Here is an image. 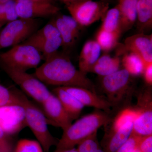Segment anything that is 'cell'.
<instances>
[{
    "label": "cell",
    "instance_id": "6da1fadb",
    "mask_svg": "<svg viewBox=\"0 0 152 152\" xmlns=\"http://www.w3.org/2000/svg\"><path fill=\"white\" fill-rule=\"evenodd\" d=\"M33 74L44 84L57 87H79L96 93L94 83L78 70L69 58L58 51L45 59Z\"/></svg>",
    "mask_w": 152,
    "mask_h": 152
},
{
    "label": "cell",
    "instance_id": "7a4b0ae2",
    "mask_svg": "<svg viewBox=\"0 0 152 152\" xmlns=\"http://www.w3.org/2000/svg\"><path fill=\"white\" fill-rule=\"evenodd\" d=\"M112 118L110 114L96 109L93 113L77 120L63 131L56 149L75 148L87 138L97 132L99 128L108 124Z\"/></svg>",
    "mask_w": 152,
    "mask_h": 152
},
{
    "label": "cell",
    "instance_id": "3957f363",
    "mask_svg": "<svg viewBox=\"0 0 152 152\" xmlns=\"http://www.w3.org/2000/svg\"><path fill=\"white\" fill-rule=\"evenodd\" d=\"M132 77L124 68L102 77L101 88L112 109L126 107L129 103L134 92Z\"/></svg>",
    "mask_w": 152,
    "mask_h": 152
},
{
    "label": "cell",
    "instance_id": "277c9868",
    "mask_svg": "<svg viewBox=\"0 0 152 152\" xmlns=\"http://www.w3.org/2000/svg\"><path fill=\"white\" fill-rule=\"evenodd\" d=\"M22 106L25 109L27 125L35 136L45 152H49L53 146H56L58 140L52 135L48 127V121L42 110L28 99L24 94Z\"/></svg>",
    "mask_w": 152,
    "mask_h": 152
},
{
    "label": "cell",
    "instance_id": "5b68a950",
    "mask_svg": "<svg viewBox=\"0 0 152 152\" xmlns=\"http://www.w3.org/2000/svg\"><path fill=\"white\" fill-rule=\"evenodd\" d=\"M42 60V55L35 48L24 43L0 53V65L23 72L37 68Z\"/></svg>",
    "mask_w": 152,
    "mask_h": 152
},
{
    "label": "cell",
    "instance_id": "8992f818",
    "mask_svg": "<svg viewBox=\"0 0 152 152\" xmlns=\"http://www.w3.org/2000/svg\"><path fill=\"white\" fill-rule=\"evenodd\" d=\"M38 19L18 18L9 22L0 31V50L21 44L39 29Z\"/></svg>",
    "mask_w": 152,
    "mask_h": 152
},
{
    "label": "cell",
    "instance_id": "52a82bcc",
    "mask_svg": "<svg viewBox=\"0 0 152 152\" xmlns=\"http://www.w3.org/2000/svg\"><path fill=\"white\" fill-rule=\"evenodd\" d=\"M66 6L81 27L89 26L102 18L109 7L108 3L102 0H82Z\"/></svg>",
    "mask_w": 152,
    "mask_h": 152
},
{
    "label": "cell",
    "instance_id": "ba28073f",
    "mask_svg": "<svg viewBox=\"0 0 152 152\" xmlns=\"http://www.w3.org/2000/svg\"><path fill=\"white\" fill-rule=\"evenodd\" d=\"M10 78L29 96L42 104L48 98L51 92L45 84L27 72L0 65Z\"/></svg>",
    "mask_w": 152,
    "mask_h": 152
},
{
    "label": "cell",
    "instance_id": "9c48e42d",
    "mask_svg": "<svg viewBox=\"0 0 152 152\" xmlns=\"http://www.w3.org/2000/svg\"><path fill=\"white\" fill-rule=\"evenodd\" d=\"M152 96L150 89L142 90L138 95L134 108L137 116L133 123L132 132L141 137L152 134Z\"/></svg>",
    "mask_w": 152,
    "mask_h": 152
},
{
    "label": "cell",
    "instance_id": "30bf717a",
    "mask_svg": "<svg viewBox=\"0 0 152 152\" xmlns=\"http://www.w3.org/2000/svg\"><path fill=\"white\" fill-rule=\"evenodd\" d=\"M27 126L25 109L22 105L0 107V128L8 135L15 134Z\"/></svg>",
    "mask_w": 152,
    "mask_h": 152
},
{
    "label": "cell",
    "instance_id": "8fae6325",
    "mask_svg": "<svg viewBox=\"0 0 152 152\" xmlns=\"http://www.w3.org/2000/svg\"><path fill=\"white\" fill-rule=\"evenodd\" d=\"M19 18L37 19L53 16L60 9L51 3H43L34 0H15Z\"/></svg>",
    "mask_w": 152,
    "mask_h": 152
},
{
    "label": "cell",
    "instance_id": "7c38bea8",
    "mask_svg": "<svg viewBox=\"0 0 152 152\" xmlns=\"http://www.w3.org/2000/svg\"><path fill=\"white\" fill-rule=\"evenodd\" d=\"M41 104L48 124L65 130L72 124V119L63 107L56 96L51 93L48 98Z\"/></svg>",
    "mask_w": 152,
    "mask_h": 152
},
{
    "label": "cell",
    "instance_id": "4fadbf2b",
    "mask_svg": "<svg viewBox=\"0 0 152 152\" xmlns=\"http://www.w3.org/2000/svg\"><path fill=\"white\" fill-rule=\"evenodd\" d=\"M67 92L74 96L84 107H93L108 114L112 112L111 105L106 97L99 96L96 93L79 87H62Z\"/></svg>",
    "mask_w": 152,
    "mask_h": 152
},
{
    "label": "cell",
    "instance_id": "5bb4252c",
    "mask_svg": "<svg viewBox=\"0 0 152 152\" xmlns=\"http://www.w3.org/2000/svg\"><path fill=\"white\" fill-rule=\"evenodd\" d=\"M53 16L51 20L59 33L62 47L72 46L78 38L81 27L71 16L58 13Z\"/></svg>",
    "mask_w": 152,
    "mask_h": 152
},
{
    "label": "cell",
    "instance_id": "9a60e30c",
    "mask_svg": "<svg viewBox=\"0 0 152 152\" xmlns=\"http://www.w3.org/2000/svg\"><path fill=\"white\" fill-rule=\"evenodd\" d=\"M124 48L125 52L138 55L145 64L152 63V35L138 33L125 39Z\"/></svg>",
    "mask_w": 152,
    "mask_h": 152
},
{
    "label": "cell",
    "instance_id": "2e32d148",
    "mask_svg": "<svg viewBox=\"0 0 152 152\" xmlns=\"http://www.w3.org/2000/svg\"><path fill=\"white\" fill-rule=\"evenodd\" d=\"M133 125V122H129L115 130L105 131L102 142L105 152H116L130 136Z\"/></svg>",
    "mask_w": 152,
    "mask_h": 152
},
{
    "label": "cell",
    "instance_id": "e0dca14e",
    "mask_svg": "<svg viewBox=\"0 0 152 152\" xmlns=\"http://www.w3.org/2000/svg\"><path fill=\"white\" fill-rule=\"evenodd\" d=\"M102 50L95 40L87 41L82 48L79 59V70L87 75L101 56Z\"/></svg>",
    "mask_w": 152,
    "mask_h": 152
},
{
    "label": "cell",
    "instance_id": "ac0fdd59",
    "mask_svg": "<svg viewBox=\"0 0 152 152\" xmlns=\"http://www.w3.org/2000/svg\"><path fill=\"white\" fill-rule=\"evenodd\" d=\"M52 93L59 100L62 105L72 121L77 119L84 106L74 96L62 87H57Z\"/></svg>",
    "mask_w": 152,
    "mask_h": 152
},
{
    "label": "cell",
    "instance_id": "d6986e66",
    "mask_svg": "<svg viewBox=\"0 0 152 152\" xmlns=\"http://www.w3.org/2000/svg\"><path fill=\"white\" fill-rule=\"evenodd\" d=\"M122 34L133 27L137 21V6L138 0H118Z\"/></svg>",
    "mask_w": 152,
    "mask_h": 152
},
{
    "label": "cell",
    "instance_id": "ffe728a7",
    "mask_svg": "<svg viewBox=\"0 0 152 152\" xmlns=\"http://www.w3.org/2000/svg\"><path fill=\"white\" fill-rule=\"evenodd\" d=\"M121 61L118 56H112L107 53L100 56L93 66L90 72L101 77H105L117 72L120 69Z\"/></svg>",
    "mask_w": 152,
    "mask_h": 152
},
{
    "label": "cell",
    "instance_id": "44dd1931",
    "mask_svg": "<svg viewBox=\"0 0 152 152\" xmlns=\"http://www.w3.org/2000/svg\"><path fill=\"white\" fill-rule=\"evenodd\" d=\"M22 43L28 44L35 48L42 55L43 60L58 51L62 46L61 37L50 39H34L29 37Z\"/></svg>",
    "mask_w": 152,
    "mask_h": 152
},
{
    "label": "cell",
    "instance_id": "7402d4cb",
    "mask_svg": "<svg viewBox=\"0 0 152 152\" xmlns=\"http://www.w3.org/2000/svg\"><path fill=\"white\" fill-rule=\"evenodd\" d=\"M137 26L139 33L147 32L152 27V0H138L137 6Z\"/></svg>",
    "mask_w": 152,
    "mask_h": 152
},
{
    "label": "cell",
    "instance_id": "603a6c76",
    "mask_svg": "<svg viewBox=\"0 0 152 152\" xmlns=\"http://www.w3.org/2000/svg\"><path fill=\"white\" fill-rule=\"evenodd\" d=\"M121 61L124 69L131 76L135 77L142 75L146 64L138 55L132 52H126Z\"/></svg>",
    "mask_w": 152,
    "mask_h": 152
},
{
    "label": "cell",
    "instance_id": "cb8c5ba5",
    "mask_svg": "<svg viewBox=\"0 0 152 152\" xmlns=\"http://www.w3.org/2000/svg\"><path fill=\"white\" fill-rule=\"evenodd\" d=\"M102 20V23L100 28L121 34V12L118 4L113 8L109 9Z\"/></svg>",
    "mask_w": 152,
    "mask_h": 152
},
{
    "label": "cell",
    "instance_id": "d4e9b609",
    "mask_svg": "<svg viewBox=\"0 0 152 152\" xmlns=\"http://www.w3.org/2000/svg\"><path fill=\"white\" fill-rule=\"evenodd\" d=\"M137 116L134 108L127 107L119 112L113 119L105 126L106 131H113L120 129L129 122H133Z\"/></svg>",
    "mask_w": 152,
    "mask_h": 152
},
{
    "label": "cell",
    "instance_id": "484cf974",
    "mask_svg": "<svg viewBox=\"0 0 152 152\" xmlns=\"http://www.w3.org/2000/svg\"><path fill=\"white\" fill-rule=\"evenodd\" d=\"M121 35L118 33L111 32L99 28L96 34L95 40L100 47L102 51L107 53L118 46Z\"/></svg>",
    "mask_w": 152,
    "mask_h": 152
},
{
    "label": "cell",
    "instance_id": "4316f807",
    "mask_svg": "<svg viewBox=\"0 0 152 152\" xmlns=\"http://www.w3.org/2000/svg\"><path fill=\"white\" fill-rule=\"evenodd\" d=\"M23 94L20 91L12 90L0 84V107L10 105H22Z\"/></svg>",
    "mask_w": 152,
    "mask_h": 152
},
{
    "label": "cell",
    "instance_id": "83f0119b",
    "mask_svg": "<svg viewBox=\"0 0 152 152\" xmlns=\"http://www.w3.org/2000/svg\"><path fill=\"white\" fill-rule=\"evenodd\" d=\"M97 133L90 136L77 145L78 152H105L98 142Z\"/></svg>",
    "mask_w": 152,
    "mask_h": 152
},
{
    "label": "cell",
    "instance_id": "f1b7e54d",
    "mask_svg": "<svg viewBox=\"0 0 152 152\" xmlns=\"http://www.w3.org/2000/svg\"><path fill=\"white\" fill-rule=\"evenodd\" d=\"M31 37L34 39H50L61 37L59 33L51 20L44 27L37 30Z\"/></svg>",
    "mask_w": 152,
    "mask_h": 152
},
{
    "label": "cell",
    "instance_id": "f546056e",
    "mask_svg": "<svg viewBox=\"0 0 152 152\" xmlns=\"http://www.w3.org/2000/svg\"><path fill=\"white\" fill-rule=\"evenodd\" d=\"M43 151L38 141L22 139L17 143L14 152H43Z\"/></svg>",
    "mask_w": 152,
    "mask_h": 152
},
{
    "label": "cell",
    "instance_id": "4dcf8cb0",
    "mask_svg": "<svg viewBox=\"0 0 152 152\" xmlns=\"http://www.w3.org/2000/svg\"><path fill=\"white\" fill-rule=\"evenodd\" d=\"M142 137L132 132L128 140L120 147L116 152H134L138 148Z\"/></svg>",
    "mask_w": 152,
    "mask_h": 152
},
{
    "label": "cell",
    "instance_id": "1f68e13d",
    "mask_svg": "<svg viewBox=\"0 0 152 152\" xmlns=\"http://www.w3.org/2000/svg\"><path fill=\"white\" fill-rule=\"evenodd\" d=\"M4 17L6 23L19 18L15 0H11L5 3Z\"/></svg>",
    "mask_w": 152,
    "mask_h": 152
},
{
    "label": "cell",
    "instance_id": "d6a6232c",
    "mask_svg": "<svg viewBox=\"0 0 152 152\" xmlns=\"http://www.w3.org/2000/svg\"><path fill=\"white\" fill-rule=\"evenodd\" d=\"M0 152H14L12 143L6 134L0 128Z\"/></svg>",
    "mask_w": 152,
    "mask_h": 152
},
{
    "label": "cell",
    "instance_id": "836d02e7",
    "mask_svg": "<svg viewBox=\"0 0 152 152\" xmlns=\"http://www.w3.org/2000/svg\"><path fill=\"white\" fill-rule=\"evenodd\" d=\"M138 149L140 152H152V134L142 137Z\"/></svg>",
    "mask_w": 152,
    "mask_h": 152
},
{
    "label": "cell",
    "instance_id": "e575fe53",
    "mask_svg": "<svg viewBox=\"0 0 152 152\" xmlns=\"http://www.w3.org/2000/svg\"><path fill=\"white\" fill-rule=\"evenodd\" d=\"M145 81L150 86L152 85V63L145 64L142 74Z\"/></svg>",
    "mask_w": 152,
    "mask_h": 152
},
{
    "label": "cell",
    "instance_id": "d590c367",
    "mask_svg": "<svg viewBox=\"0 0 152 152\" xmlns=\"http://www.w3.org/2000/svg\"><path fill=\"white\" fill-rule=\"evenodd\" d=\"M0 23L4 25L6 23L4 17V4L0 3Z\"/></svg>",
    "mask_w": 152,
    "mask_h": 152
},
{
    "label": "cell",
    "instance_id": "8d00e7d4",
    "mask_svg": "<svg viewBox=\"0 0 152 152\" xmlns=\"http://www.w3.org/2000/svg\"><path fill=\"white\" fill-rule=\"evenodd\" d=\"M53 152H78L77 149L75 148L69 149H56Z\"/></svg>",
    "mask_w": 152,
    "mask_h": 152
},
{
    "label": "cell",
    "instance_id": "74e56055",
    "mask_svg": "<svg viewBox=\"0 0 152 152\" xmlns=\"http://www.w3.org/2000/svg\"><path fill=\"white\" fill-rule=\"evenodd\" d=\"M59 1H61L62 2L64 3L66 6L70 4L79 1H82V0H59Z\"/></svg>",
    "mask_w": 152,
    "mask_h": 152
},
{
    "label": "cell",
    "instance_id": "f35d334b",
    "mask_svg": "<svg viewBox=\"0 0 152 152\" xmlns=\"http://www.w3.org/2000/svg\"><path fill=\"white\" fill-rule=\"evenodd\" d=\"M36 1L40 2L43 3H52V0H34Z\"/></svg>",
    "mask_w": 152,
    "mask_h": 152
},
{
    "label": "cell",
    "instance_id": "ab89813d",
    "mask_svg": "<svg viewBox=\"0 0 152 152\" xmlns=\"http://www.w3.org/2000/svg\"><path fill=\"white\" fill-rule=\"evenodd\" d=\"M10 1H11V0H0V3L5 4V3Z\"/></svg>",
    "mask_w": 152,
    "mask_h": 152
},
{
    "label": "cell",
    "instance_id": "60d3db41",
    "mask_svg": "<svg viewBox=\"0 0 152 152\" xmlns=\"http://www.w3.org/2000/svg\"><path fill=\"white\" fill-rule=\"evenodd\" d=\"M134 152H140V151H139V150H138V149H137V150H136Z\"/></svg>",
    "mask_w": 152,
    "mask_h": 152
},
{
    "label": "cell",
    "instance_id": "b9f144b4",
    "mask_svg": "<svg viewBox=\"0 0 152 152\" xmlns=\"http://www.w3.org/2000/svg\"><path fill=\"white\" fill-rule=\"evenodd\" d=\"M3 25L1 24L0 23V28H1V27Z\"/></svg>",
    "mask_w": 152,
    "mask_h": 152
}]
</instances>
